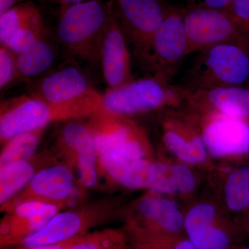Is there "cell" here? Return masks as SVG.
Instances as JSON below:
<instances>
[{"label":"cell","mask_w":249,"mask_h":249,"mask_svg":"<svg viewBox=\"0 0 249 249\" xmlns=\"http://www.w3.org/2000/svg\"><path fill=\"white\" fill-rule=\"evenodd\" d=\"M169 98L163 83L156 78L132 80L103 95L102 109L121 116L152 110Z\"/></svg>","instance_id":"8"},{"label":"cell","mask_w":249,"mask_h":249,"mask_svg":"<svg viewBox=\"0 0 249 249\" xmlns=\"http://www.w3.org/2000/svg\"><path fill=\"white\" fill-rule=\"evenodd\" d=\"M53 1L60 3V4L62 5L70 6V5L76 4H78V3L83 2V1H85V0H53Z\"/></svg>","instance_id":"34"},{"label":"cell","mask_w":249,"mask_h":249,"mask_svg":"<svg viewBox=\"0 0 249 249\" xmlns=\"http://www.w3.org/2000/svg\"><path fill=\"white\" fill-rule=\"evenodd\" d=\"M103 211L96 206L60 211L40 231L23 239L18 247L58 245L81 237L107 217L108 213Z\"/></svg>","instance_id":"7"},{"label":"cell","mask_w":249,"mask_h":249,"mask_svg":"<svg viewBox=\"0 0 249 249\" xmlns=\"http://www.w3.org/2000/svg\"><path fill=\"white\" fill-rule=\"evenodd\" d=\"M141 223L132 225L168 236H178L184 227L181 210L175 201L158 195L144 196L137 206Z\"/></svg>","instance_id":"17"},{"label":"cell","mask_w":249,"mask_h":249,"mask_svg":"<svg viewBox=\"0 0 249 249\" xmlns=\"http://www.w3.org/2000/svg\"><path fill=\"white\" fill-rule=\"evenodd\" d=\"M77 238H78V237H77ZM75 239L67 241V242H63V243L58 244V245L42 246V247H18V248L15 249H65L69 245H70V244L72 242H73V240H75Z\"/></svg>","instance_id":"32"},{"label":"cell","mask_w":249,"mask_h":249,"mask_svg":"<svg viewBox=\"0 0 249 249\" xmlns=\"http://www.w3.org/2000/svg\"><path fill=\"white\" fill-rule=\"evenodd\" d=\"M100 62L108 89L119 88L133 80L128 44L113 10L101 41Z\"/></svg>","instance_id":"10"},{"label":"cell","mask_w":249,"mask_h":249,"mask_svg":"<svg viewBox=\"0 0 249 249\" xmlns=\"http://www.w3.org/2000/svg\"><path fill=\"white\" fill-rule=\"evenodd\" d=\"M44 130L42 128L19 134L4 143L0 156V168L30 160L37 150Z\"/></svg>","instance_id":"22"},{"label":"cell","mask_w":249,"mask_h":249,"mask_svg":"<svg viewBox=\"0 0 249 249\" xmlns=\"http://www.w3.org/2000/svg\"><path fill=\"white\" fill-rule=\"evenodd\" d=\"M54 121H61L58 109L35 93L8 98L0 108V140L6 143L19 134L45 128Z\"/></svg>","instance_id":"6"},{"label":"cell","mask_w":249,"mask_h":249,"mask_svg":"<svg viewBox=\"0 0 249 249\" xmlns=\"http://www.w3.org/2000/svg\"><path fill=\"white\" fill-rule=\"evenodd\" d=\"M205 127L202 137L213 157H241L249 155V123L245 119L220 114Z\"/></svg>","instance_id":"11"},{"label":"cell","mask_w":249,"mask_h":249,"mask_svg":"<svg viewBox=\"0 0 249 249\" xmlns=\"http://www.w3.org/2000/svg\"><path fill=\"white\" fill-rule=\"evenodd\" d=\"M26 0H0V15L4 14L5 11H7L15 5L20 4Z\"/></svg>","instance_id":"33"},{"label":"cell","mask_w":249,"mask_h":249,"mask_svg":"<svg viewBox=\"0 0 249 249\" xmlns=\"http://www.w3.org/2000/svg\"><path fill=\"white\" fill-rule=\"evenodd\" d=\"M58 142L62 149L76 156L80 184L94 188L98 183V152L87 124L76 121L67 123L60 131Z\"/></svg>","instance_id":"13"},{"label":"cell","mask_w":249,"mask_h":249,"mask_svg":"<svg viewBox=\"0 0 249 249\" xmlns=\"http://www.w3.org/2000/svg\"><path fill=\"white\" fill-rule=\"evenodd\" d=\"M228 209L233 212L249 210V166L242 165L229 174L224 187Z\"/></svg>","instance_id":"23"},{"label":"cell","mask_w":249,"mask_h":249,"mask_svg":"<svg viewBox=\"0 0 249 249\" xmlns=\"http://www.w3.org/2000/svg\"><path fill=\"white\" fill-rule=\"evenodd\" d=\"M195 98L203 101L219 114L245 119L249 116V90L235 86H219L201 90Z\"/></svg>","instance_id":"18"},{"label":"cell","mask_w":249,"mask_h":249,"mask_svg":"<svg viewBox=\"0 0 249 249\" xmlns=\"http://www.w3.org/2000/svg\"></svg>","instance_id":"36"},{"label":"cell","mask_w":249,"mask_h":249,"mask_svg":"<svg viewBox=\"0 0 249 249\" xmlns=\"http://www.w3.org/2000/svg\"><path fill=\"white\" fill-rule=\"evenodd\" d=\"M194 137L187 139L182 134L173 129H168L164 133L165 146L173 155L185 163H190L194 152Z\"/></svg>","instance_id":"28"},{"label":"cell","mask_w":249,"mask_h":249,"mask_svg":"<svg viewBox=\"0 0 249 249\" xmlns=\"http://www.w3.org/2000/svg\"><path fill=\"white\" fill-rule=\"evenodd\" d=\"M55 58V49L47 36L41 38L18 54V78L26 79L41 76L52 67Z\"/></svg>","instance_id":"20"},{"label":"cell","mask_w":249,"mask_h":249,"mask_svg":"<svg viewBox=\"0 0 249 249\" xmlns=\"http://www.w3.org/2000/svg\"><path fill=\"white\" fill-rule=\"evenodd\" d=\"M191 170L182 164L157 163V175L150 190L156 195L188 194L196 188Z\"/></svg>","instance_id":"19"},{"label":"cell","mask_w":249,"mask_h":249,"mask_svg":"<svg viewBox=\"0 0 249 249\" xmlns=\"http://www.w3.org/2000/svg\"><path fill=\"white\" fill-rule=\"evenodd\" d=\"M127 237L115 229H104L75 239L65 249H126Z\"/></svg>","instance_id":"25"},{"label":"cell","mask_w":249,"mask_h":249,"mask_svg":"<svg viewBox=\"0 0 249 249\" xmlns=\"http://www.w3.org/2000/svg\"><path fill=\"white\" fill-rule=\"evenodd\" d=\"M189 53L225 43H245L248 36L240 30L231 15L222 10L195 6L185 11Z\"/></svg>","instance_id":"5"},{"label":"cell","mask_w":249,"mask_h":249,"mask_svg":"<svg viewBox=\"0 0 249 249\" xmlns=\"http://www.w3.org/2000/svg\"></svg>","instance_id":"37"},{"label":"cell","mask_w":249,"mask_h":249,"mask_svg":"<svg viewBox=\"0 0 249 249\" xmlns=\"http://www.w3.org/2000/svg\"><path fill=\"white\" fill-rule=\"evenodd\" d=\"M18 78L17 55L5 46L0 47V89Z\"/></svg>","instance_id":"29"},{"label":"cell","mask_w":249,"mask_h":249,"mask_svg":"<svg viewBox=\"0 0 249 249\" xmlns=\"http://www.w3.org/2000/svg\"><path fill=\"white\" fill-rule=\"evenodd\" d=\"M35 94L60 108L68 119L90 116L102 109L103 94L78 67H62L40 79Z\"/></svg>","instance_id":"2"},{"label":"cell","mask_w":249,"mask_h":249,"mask_svg":"<svg viewBox=\"0 0 249 249\" xmlns=\"http://www.w3.org/2000/svg\"><path fill=\"white\" fill-rule=\"evenodd\" d=\"M40 16V11L32 1L15 5L0 15L1 45H4L15 33Z\"/></svg>","instance_id":"24"},{"label":"cell","mask_w":249,"mask_h":249,"mask_svg":"<svg viewBox=\"0 0 249 249\" xmlns=\"http://www.w3.org/2000/svg\"><path fill=\"white\" fill-rule=\"evenodd\" d=\"M90 116L87 125L92 134L98 157L112 154L131 161L145 158L142 134L124 116L103 109Z\"/></svg>","instance_id":"4"},{"label":"cell","mask_w":249,"mask_h":249,"mask_svg":"<svg viewBox=\"0 0 249 249\" xmlns=\"http://www.w3.org/2000/svg\"><path fill=\"white\" fill-rule=\"evenodd\" d=\"M231 14L240 30L249 36V0H232Z\"/></svg>","instance_id":"30"},{"label":"cell","mask_w":249,"mask_h":249,"mask_svg":"<svg viewBox=\"0 0 249 249\" xmlns=\"http://www.w3.org/2000/svg\"><path fill=\"white\" fill-rule=\"evenodd\" d=\"M183 230L197 249H232V236L218 224L213 205L203 203L192 208L185 217Z\"/></svg>","instance_id":"14"},{"label":"cell","mask_w":249,"mask_h":249,"mask_svg":"<svg viewBox=\"0 0 249 249\" xmlns=\"http://www.w3.org/2000/svg\"><path fill=\"white\" fill-rule=\"evenodd\" d=\"M62 208L60 205L38 200L25 201L15 205L1 219V248L18 246L23 239L45 227Z\"/></svg>","instance_id":"9"},{"label":"cell","mask_w":249,"mask_h":249,"mask_svg":"<svg viewBox=\"0 0 249 249\" xmlns=\"http://www.w3.org/2000/svg\"><path fill=\"white\" fill-rule=\"evenodd\" d=\"M210 75L222 86H235L249 78V55L240 44L225 43L207 49Z\"/></svg>","instance_id":"15"},{"label":"cell","mask_w":249,"mask_h":249,"mask_svg":"<svg viewBox=\"0 0 249 249\" xmlns=\"http://www.w3.org/2000/svg\"><path fill=\"white\" fill-rule=\"evenodd\" d=\"M157 175V163L145 158L134 160L123 173L118 183L131 190L150 188Z\"/></svg>","instance_id":"26"},{"label":"cell","mask_w":249,"mask_h":249,"mask_svg":"<svg viewBox=\"0 0 249 249\" xmlns=\"http://www.w3.org/2000/svg\"><path fill=\"white\" fill-rule=\"evenodd\" d=\"M46 36H47V30L40 16L15 33L3 46L18 55Z\"/></svg>","instance_id":"27"},{"label":"cell","mask_w":249,"mask_h":249,"mask_svg":"<svg viewBox=\"0 0 249 249\" xmlns=\"http://www.w3.org/2000/svg\"><path fill=\"white\" fill-rule=\"evenodd\" d=\"M232 0H202V7L222 10L231 14Z\"/></svg>","instance_id":"31"},{"label":"cell","mask_w":249,"mask_h":249,"mask_svg":"<svg viewBox=\"0 0 249 249\" xmlns=\"http://www.w3.org/2000/svg\"><path fill=\"white\" fill-rule=\"evenodd\" d=\"M185 11L170 9L152 40V60L161 65L175 63L189 53L184 24Z\"/></svg>","instance_id":"16"},{"label":"cell","mask_w":249,"mask_h":249,"mask_svg":"<svg viewBox=\"0 0 249 249\" xmlns=\"http://www.w3.org/2000/svg\"><path fill=\"white\" fill-rule=\"evenodd\" d=\"M0 168V204L4 206L28 186L36 172L29 160L16 162Z\"/></svg>","instance_id":"21"},{"label":"cell","mask_w":249,"mask_h":249,"mask_svg":"<svg viewBox=\"0 0 249 249\" xmlns=\"http://www.w3.org/2000/svg\"><path fill=\"white\" fill-rule=\"evenodd\" d=\"M56 28L58 40L69 53L90 64L100 62L103 34L112 14L111 2L89 0L66 6Z\"/></svg>","instance_id":"1"},{"label":"cell","mask_w":249,"mask_h":249,"mask_svg":"<svg viewBox=\"0 0 249 249\" xmlns=\"http://www.w3.org/2000/svg\"><path fill=\"white\" fill-rule=\"evenodd\" d=\"M114 16L127 44L139 58L152 60V40L168 14L161 0H111Z\"/></svg>","instance_id":"3"},{"label":"cell","mask_w":249,"mask_h":249,"mask_svg":"<svg viewBox=\"0 0 249 249\" xmlns=\"http://www.w3.org/2000/svg\"><path fill=\"white\" fill-rule=\"evenodd\" d=\"M237 249H249V246H247V247H242L241 248H239Z\"/></svg>","instance_id":"35"},{"label":"cell","mask_w":249,"mask_h":249,"mask_svg":"<svg viewBox=\"0 0 249 249\" xmlns=\"http://www.w3.org/2000/svg\"><path fill=\"white\" fill-rule=\"evenodd\" d=\"M75 188L74 177L69 167L62 164L47 167L36 172L28 186L14 197L15 202L6 208L29 200L43 201L64 207Z\"/></svg>","instance_id":"12"}]
</instances>
